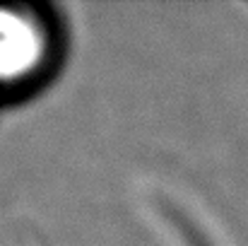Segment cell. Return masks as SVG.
<instances>
[{"instance_id":"6da1fadb","label":"cell","mask_w":248,"mask_h":246,"mask_svg":"<svg viewBox=\"0 0 248 246\" xmlns=\"http://www.w3.org/2000/svg\"><path fill=\"white\" fill-rule=\"evenodd\" d=\"M63 27L46 5L0 2V104L34 94L63 61Z\"/></svg>"}]
</instances>
